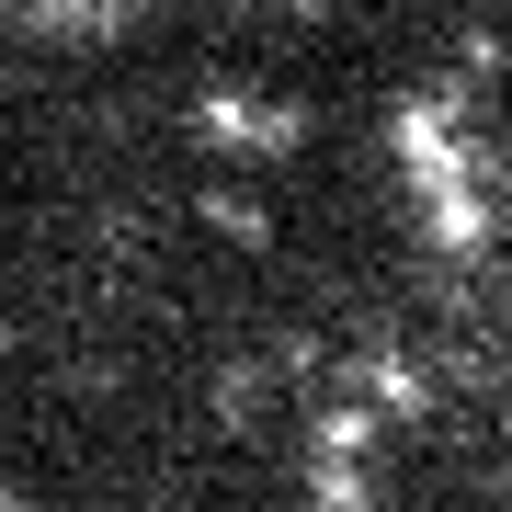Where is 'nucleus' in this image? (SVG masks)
<instances>
[{
  "label": "nucleus",
  "mask_w": 512,
  "mask_h": 512,
  "mask_svg": "<svg viewBox=\"0 0 512 512\" xmlns=\"http://www.w3.org/2000/svg\"><path fill=\"white\" fill-rule=\"evenodd\" d=\"M0 353H12V319H0Z\"/></svg>",
  "instance_id": "obj_7"
},
{
  "label": "nucleus",
  "mask_w": 512,
  "mask_h": 512,
  "mask_svg": "<svg viewBox=\"0 0 512 512\" xmlns=\"http://www.w3.org/2000/svg\"><path fill=\"white\" fill-rule=\"evenodd\" d=\"M490 239V205H478V183L467 194H433V251H478Z\"/></svg>",
  "instance_id": "obj_4"
},
{
  "label": "nucleus",
  "mask_w": 512,
  "mask_h": 512,
  "mask_svg": "<svg viewBox=\"0 0 512 512\" xmlns=\"http://www.w3.org/2000/svg\"><path fill=\"white\" fill-rule=\"evenodd\" d=\"M194 217L217 228L228 251H274V205H262V194H228V183H217V194H194Z\"/></svg>",
  "instance_id": "obj_2"
},
{
  "label": "nucleus",
  "mask_w": 512,
  "mask_h": 512,
  "mask_svg": "<svg viewBox=\"0 0 512 512\" xmlns=\"http://www.w3.org/2000/svg\"><path fill=\"white\" fill-rule=\"evenodd\" d=\"M251 126H262V103H239V92H194V137H205V148H251Z\"/></svg>",
  "instance_id": "obj_3"
},
{
  "label": "nucleus",
  "mask_w": 512,
  "mask_h": 512,
  "mask_svg": "<svg viewBox=\"0 0 512 512\" xmlns=\"http://www.w3.org/2000/svg\"><path fill=\"white\" fill-rule=\"evenodd\" d=\"M57 23H103V12H126V0H46Z\"/></svg>",
  "instance_id": "obj_5"
},
{
  "label": "nucleus",
  "mask_w": 512,
  "mask_h": 512,
  "mask_svg": "<svg viewBox=\"0 0 512 512\" xmlns=\"http://www.w3.org/2000/svg\"><path fill=\"white\" fill-rule=\"evenodd\" d=\"M0 512H35V501H23V490H0Z\"/></svg>",
  "instance_id": "obj_6"
},
{
  "label": "nucleus",
  "mask_w": 512,
  "mask_h": 512,
  "mask_svg": "<svg viewBox=\"0 0 512 512\" xmlns=\"http://www.w3.org/2000/svg\"><path fill=\"white\" fill-rule=\"evenodd\" d=\"M399 160H410L421 205H433V194H467V148H456V114H444V103H399Z\"/></svg>",
  "instance_id": "obj_1"
}]
</instances>
